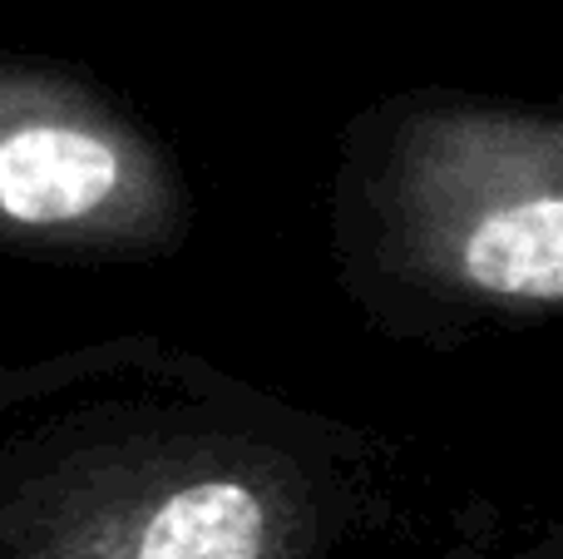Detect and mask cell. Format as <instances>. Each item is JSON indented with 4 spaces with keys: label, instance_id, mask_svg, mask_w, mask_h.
I'll list each match as a JSON object with an SVG mask.
<instances>
[{
    "label": "cell",
    "instance_id": "obj_1",
    "mask_svg": "<svg viewBox=\"0 0 563 559\" xmlns=\"http://www.w3.org/2000/svg\"><path fill=\"white\" fill-rule=\"evenodd\" d=\"M0 559H336L376 520L366 436L154 342L0 392Z\"/></svg>",
    "mask_w": 563,
    "mask_h": 559
},
{
    "label": "cell",
    "instance_id": "obj_2",
    "mask_svg": "<svg viewBox=\"0 0 563 559\" xmlns=\"http://www.w3.org/2000/svg\"><path fill=\"white\" fill-rule=\"evenodd\" d=\"M331 233L341 283L376 313L563 307V99L410 95L361 114Z\"/></svg>",
    "mask_w": 563,
    "mask_h": 559
},
{
    "label": "cell",
    "instance_id": "obj_3",
    "mask_svg": "<svg viewBox=\"0 0 563 559\" xmlns=\"http://www.w3.org/2000/svg\"><path fill=\"white\" fill-rule=\"evenodd\" d=\"M194 233L174 149L109 89L0 55V248L49 257H164Z\"/></svg>",
    "mask_w": 563,
    "mask_h": 559
}]
</instances>
